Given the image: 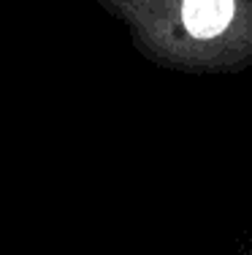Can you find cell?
I'll return each instance as SVG.
<instances>
[{
	"label": "cell",
	"instance_id": "1",
	"mask_svg": "<svg viewBox=\"0 0 252 255\" xmlns=\"http://www.w3.org/2000/svg\"><path fill=\"white\" fill-rule=\"evenodd\" d=\"M236 0H184V27L195 38H214L231 25Z\"/></svg>",
	"mask_w": 252,
	"mask_h": 255
}]
</instances>
